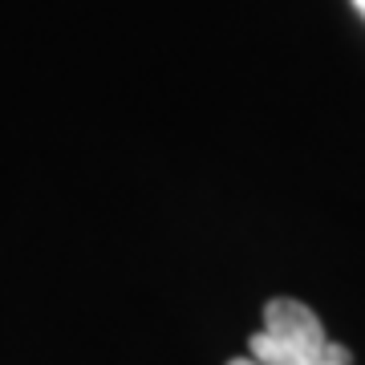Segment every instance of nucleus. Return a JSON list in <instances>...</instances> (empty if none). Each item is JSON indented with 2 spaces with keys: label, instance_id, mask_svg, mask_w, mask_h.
Masks as SVG:
<instances>
[{
  "label": "nucleus",
  "instance_id": "f257e3e1",
  "mask_svg": "<svg viewBox=\"0 0 365 365\" xmlns=\"http://www.w3.org/2000/svg\"><path fill=\"white\" fill-rule=\"evenodd\" d=\"M248 353L260 365H353V353L325 337L321 317L292 297L264 304V329L252 333Z\"/></svg>",
  "mask_w": 365,
  "mask_h": 365
},
{
  "label": "nucleus",
  "instance_id": "f03ea898",
  "mask_svg": "<svg viewBox=\"0 0 365 365\" xmlns=\"http://www.w3.org/2000/svg\"><path fill=\"white\" fill-rule=\"evenodd\" d=\"M227 365H260V361H256V357H232Z\"/></svg>",
  "mask_w": 365,
  "mask_h": 365
},
{
  "label": "nucleus",
  "instance_id": "7ed1b4c3",
  "mask_svg": "<svg viewBox=\"0 0 365 365\" xmlns=\"http://www.w3.org/2000/svg\"><path fill=\"white\" fill-rule=\"evenodd\" d=\"M353 4H357V9H361V13H365V0H353Z\"/></svg>",
  "mask_w": 365,
  "mask_h": 365
}]
</instances>
